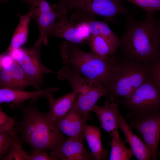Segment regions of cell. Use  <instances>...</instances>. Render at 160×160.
Here are the masks:
<instances>
[{"label":"cell","instance_id":"cell-1","mask_svg":"<svg viewBox=\"0 0 160 160\" xmlns=\"http://www.w3.org/2000/svg\"><path fill=\"white\" fill-rule=\"evenodd\" d=\"M154 13L147 12L139 21L133 15H126L125 31L118 46L124 59L150 66L160 57V22L155 20Z\"/></svg>","mask_w":160,"mask_h":160},{"label":"cell","instance_id":"cell-2","mask_svg":"<svg viewBox=\"0 0 160 160\" xmlns=\"http://www.w3.org/2000/svg\"><path fill=\"white\" fill-rule=\"evenodd\" d=\"M36 101L30 100L27 105L18 106L21 111L23 119L15 121V129L22 143L30 146L31 153L52 151L67 138L50 119L47 112L43 113L38 110Z\"/></svg>","mask_w":160,"mask_h":160},{"label":"cell","instance_id":"cell-3","mask_svg":"<svg viewBox=\"0 0 160 160\" xmlns=\"http://www.w3.org/2000/svg\"><path fill=\"white\" fill-rule=\"evenodd\" d=\"M63 64L71 67L85 77L110 88L118 58L116 55L103 57L92 51L85 52L66 41L60 47Z\"/></svg>","mask_w":160,"mask_h":160},{"label":"cell","instance_id":"cell-4","mask_svg":"<svg viewBox=\"0 0 160 160\" xmlns=\"http://www.w3.org/2000/svg\"><path fill=\"white\" fill-rule=\"evenodd\" d=\"M151 74L150 66L148 65L124 59H118L108 98L112 101L117 97H128Z\"/></svg>","mask_w":160,"mask_h":160},{"label":"cell","instance_id":"cell-5","mask_svg":"<svg viewBox=\"0 0 160 160\" xmlns=\"http://www.w3.org/2000/svg\"><path fill=\"white\" fill-rule=\"evenodd\" d=\"M121 103L127 110L129 119L159 112L160 86L151 74L130 96L123 98Z\"/></svg>","mask_w":160,"mask_h":160},{"label":"cell","instance_id":"cell-6","mask_svg":"<svg viewBox=\"0 0 160 160\" xmlns=\"http://www.w3.org/2000/svg\"><path fill=\"white\" fill-rule=\"evenodd\" d=\"M122 0H60L59 2L67 11L76 9L83 11L93 17H104L106 21L116 25L120 22L116 19L118 15L135 13L122 5Z\"/></svg>","mask_w":160,"mask_h":160},{"label":"cell","instance_id":"cell-7","mask_svg":"<svg viewBox=\"0 0 160 160\" xmlns=\"http://www.w3.org/2000/svg\"><path fill=\"white\" fill-rule=\"evenodd\" d=\"M41 46L34 43L30 47H20L8 52L13 60L22 67L32 86L37 90L40 89L39 87L43 83L44 74L55 73L42 63L40 57Z\"/></svg>","mask_w":160,"mask_h":160},{"label":"cell","instance_id":"cell-8","mask_svg":"<svg viewBox=\"0 0 160 160\" xmlns=\"http://www.w3.org/2000/svg\"><path fill=\"white\" fill-rule=\"evenodd\" d=\"M29 7L31 16L36 21L39 35L35 44L42 46L48 44V35L59 18V12L50 6L46 0H25Z\"/></svg>","mask_w":160,"mask_h":160},{"label":"cell","instance_id":"cell-9","mask_svg":"<svg viewBox=\"0 0 160 160\" xmlns=\"http://www.w3.org/2000/svg\"><path fill=\"white\" fill-rule=\"evenodd\" d=\"M129 125L140 134L143 142L150 151L151 160L157 159L160 140V112L130 119Z\"/></svg>","mask_w":160,"mask_h":160},{"label":"cell","instance_id":"cell-10","mask_svg":"<svg viewBox=\"0 0 160 160\" xmlns=\"http://www.w3.org/2000/svg\"><path fill=\"white\" fill-rule=\"evenodd\" d=\"M52 7L59 12V17L58 21L50 31L48 37H60L76 45L88 44V38L82 31L78 24L73 23L68 20V11L65 7L59 2L54 4Z\"/></svg>","mask_w":160,"mask_h":160},{"label":"cell","instance_id":"cell-11","mask_svg":"<svg viewBox=\"0 0 160 160\" xmlns=\"http://www.w3.org/2000/svg\"><path fill=\"white\" fill-rule=\"evenodd\" d=\"M109 92V88L93 81L79 89L71 108L78 111L87 121L92 109L98 100L102 97L108 96Z\"/></svg>","mask_w":160,"mask_h":160},{"label":"cell","instance_id":"cell-12","mask_svg":"<svg viewBox=\"0 0 160 160\" xmlns=\"http://www.w3.org/2000/svg\"><path fill=\"white\" fill-rule=\"evenodd\" d=\"M72 18L74 23H81L85 25L91 34L102 37L107 42L113 52L116 54L119 39L105 22L94 20V17L81 12H74Z\"/></svg>","mask_w":160,"mask_h":160},{"label":"cell","instance_id":"cell-13","mask_svg":"<svg viewBox=\"0 0 160 160\" xmlns=\"http://www.w3.org/2000/svg\"><path fill=\"white\" fill-rule=\"evenodd\" d=\"M84 138L68 137L58 148L50 151L51 160H92L91 153L84 147Z\"/></svg>","mask_w":160,"mask_h":160},{"label":"cell","instance_id":"cell-14","mask_svg":"<svg viewBox=\"0 0 160 160\" xmlns=\"http://www.w3.org/2000/svg\"><path fill=\"white\" fill-rule=\"evenodd\" d=\"M59 90V89L56 87L32 92L13 88H0V103H10L11 107H18L20 103L26 100H37L39 98L45 97V95L49 93Z\"/></svg>","mask_w":160,"mask_h":160},{"label":"cell","instance_id":"cell-15","mask_svg":"<svg viewBox=\"0 0 160 160\" xmlns=\"http://www.w3.org/2000/svg\"><path fill=\"white\" fill-rule=\"evenodd\" d=\"M87 121L77 110L71 109L55 123L57 128L68 137H83Z\"/></svg>","mask_w":160,"mask_h":160},{"label":"cell","instance_id":"cell-16","mask_svg":"<svg viewBox=\"0 0 160 160\" xmlns=\"http://www.w3.org/2000/svg\"><path fill=\"white\" fill-rule=\"evenodd\" d=\"M97 116L102 128L110 135L119 127L118 104L107 98L103 106L95 105L91 110Z\"/></svg>","mask_w":160,"mask_h":160},{"label":"cell","instance_id":"cell-17","mask_svg":"<svg viewBox=\"0 0 160 160\" xmlns=\"http://www.w3.org/2000/svg\"><path fill=\"white\" fill-rule=\"evenodd\" d=\"M52 93L47 94L45 97L49 105L48 114L54 123L71 110L78 92L77 90L73 89L71 92L57 99L53 98Z\"/></svg>","mask_w":160,"mask_h":160},{"label":"cell","instance_id":"cell-18","mask_svg":"<svg viewBox=\"0 0 160 160\" xmlns=\"http://www.w3.org/2000/svg\"><path fill=\"white\" fill-rule=\"evenodd\" d=\"M119 127L122 131L125 139V142L130 146L133 154L139 160L151 159V153L145 144L132 132L126 119L121 115L120 111L118 114Z\"/></svg>","mask_w":160,"mask_h":160},{"label":"cell","instance_id":"cell-19","mask_svg":"<svg viewBox=\"0 0 160 160\" xmlns=\"http://www.w3.org/2000/svg\"><path fill=\"white\" fill-rule=\"evenodd\" d=\"M84 137L94 159L96 160H105L108 152L102 146L100 129L86 124L84 130Z\"/></svg>","mask_w":160,"mask_h":160},{"label":"cell","instance_id":"cell-20","mask_svg":"<svg viewBox=\"0 0 160 160\" xmlns=\"http://www.w3.org/2000/svg\"><path fill=\"white\" fill-rule=\"evenodd\" d=\"M19 17L18 24L13 33L10 45L6 51L8 53L20 47L27 42L29 30V25L31 19L30 12L22 15L17 13Z\"/></svg>","mask_w":160,"mask_h":160},{"label":"cell","instance_id":"cell-21","mask_svg":"<svg viewBox=\"0 0 160 160\" xmlns=\"http://www.w3.org/2000/svg\"><path fill=\"white\" fill-rule=\"evenodd\" d=\"M112 139L110 142L111 151L109 160H129L134 155L131 149L127 148L121 140L118 130L110 135Z\"/></svg>","mask_w":160,"mask_h":160},{"label":"cell","instance_id":"cell-22","mask_svg":"<svg viewBox=\"0 0 160 160\" xmlns=\"http://www.w3.org/2000/svg\"><path fill=\"white\" fill-rule=\"evenodd\" d=\"M88 41L91 51L100 57H107L116 55L113 52L107 42L100 36L91 34Z\"/></svg>","mask_w":160,"mask_h":160},{"label":"cell","instance_id":"cell-23","mask_svg":"<svg viewBox=\"0 0 160 160\" xmlns=\"http://www.w3.org/2000/svg\"><path fill=\"white\" fill-rule=\"evenodd\" d=\"M15 83V89L23 90L28 86H32L26 74L20 66L13 60L9 66Z\"/></svg>","mask_w":160,"mask_h":160},{"label":"cell","instance_id":"cell-24","mask_svg":"<svg viewBox=\"0 0 160 160\" xmlns=\"http://www.w3.org/2000/svg\"><path fill=\"white\" fill-rule=\"evenodd\" d=\"M22 143L18 136L15 139L7 154L3 157L2 160H29V153L23 149Z\"/></svg>","mask_w":160,"mask_h":160},{"label":"cell","instance_id":"cell-25","mask_svg":"<svg viewBox=\"0 0 160 160\" xmlns=\"http://www.w3.org/2000/svg\"><path fill=\"white\" fill-rule=\"evenodd\" d=\"M18 136L16 132H0V159L6 155Z\"/></svg>","mask_w":160,"mask_h":160},{"label":"cell","instance_id":"cell-26","mask_svg":"<svg viewBox=\"0 0 160 160\" xmlns=\"http://www.w3.org/2000/svg\"><path fill=\"white\" fill-rule=\"evenodd\" d=\"M15 121L14 118L7 115L0 107V132H15Z\"/></svg>","mask_w":160,"mask_h":160},{"label":"cell","instance_id":"cell-27","mask_svg":"<svg viewBox=\"0 0 160 160\" xmlns=\"http://www.w3.org/2000/svg\"><path fill=\"white\" fill-rule=\"evenodd\" d=\"M0 88L15 89V83L9 67H1Z\"/></svg>","mask_w":160,"mask_h":160},{"label":"cell","instance_id":"cell-28","mask_svg":"<svg viewBox=\"0 0 160 160\" xmlns=\"http://www.w3.org/2000/svg\"><path fill=\"white\" fill-rule=\"evenodd\" d=\"M147 12L160 10V0H126Z\"/></svg>","mask_w":160,"mask_h":160},{"label":"cell","instance_id":"cell-29","mask_svg":"<svg viewBox=\"0 0 160 160\" xmlns=\"http://www.w3.org/2000/svg\"><path fill=\"white\" fill-rule=\"evenodd\" d=\"M151 73L160 86V57L150 66Z\"/></svg>","mask_w":160,"mask_h":160},{"label":"cell","instance_id":"cell-30","mask_svg":"<svg viewBox=\"0 0 160 160\" xmlns=\"http://www.w3.org/2000/svg\"><path fill=\"white\" fill-rule=\"evenodd\" d=\"M28 157L29 160H51L47 151L31 152Z\"/></svg>","mask_w":160,"mask_h":160},{"label":"cell","instance_id":"cell-31","mask_svg":"<svg viewBox=\"0 0 160 160\" xmlns=\"http://www.w3.org/2000/svg\"><path fill=\"white\" fill-rule=\"evenodd\" d=\"M10 0H0V1H1L2 2H4L5 3H7ZM20 0L23 1L25 3V0Z\"/></svg>","mask_w":160,"mask_h":160},{"label":"cell","instance_id":"cell-32","mask_svg":"<svg viewBox=\"0 0 160 160\" xmlns=\"http://www.w3.org/2000/svg\"><path fill=\"white\" fill-rule=\"evenodd\" d=\"M160 157V152L157 154Z\"/></svg>","mask_w":160,"mask_h":160},{"label":"cell","instance_id":"cell-33","mask_svg":"<svg viewBox=\"0 0 160 160\" xmlns=\"http://www.w3.org/2000/svg\"><path fill=\"white\" fill-rule=\"evenodd\" d=\"M159 22H160V20L159 21Z\"/></svg>","mask_w":160,"mask_h":160}]
</instances>
